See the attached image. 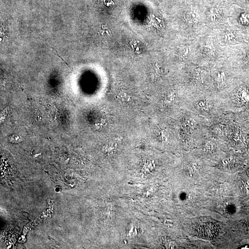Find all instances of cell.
Instances as JSON below:
<instances>
[{
	"label": "cell",
	"mask_w": 249,
	"mask_h": 249,
	"mask_svg": "<svg viewBox=\"0 0 249 249\" xmlns=\"http://www.w3.org/2000/svg\"><path fill=\"white\" fill-rule=\"evenodd\" d=\"M241 20L243 24H246V23H248V22H249V17L248 16V15H245V14L241 16Z\"/></svg>",
	"instance_id": "obj_5"
},
{
	"label": "cell",
	"mask_w": 249,
	"mask_h": 249,
	"mask_svg": "<svg viewBox=\"0 0 249 249\" xmlns=\"http://www.w3.org/2000/svg\"><path fill=\"white\" fill-rule=\"evenodd\" d=\"M198 107L202 108V109H205V110L207 109L208 107H209L208 102L205 101H201L199 102H198Z\"/></svg>",
	"instance_id": "obj_3"
},
{
	"label": "cell",
	"mask_w": 249,
	"mask_h": 249,
	"mask_svg": "<svg viewBox=\"0 0 249 249\" xmlns=\"http://www.w3.org/2000/svg\"><path fill=\"white\" fill-rule=\"evenodd\" d=\"M234 36L233 33L230 32V31H226L225 35V38L227 41L233 40L234 39Z\"/></svg>",
	"instance_id": "obj_4"
},
{
	"label": "cell",
	"mask_w": 249,
	"mask_h": 249,
	"mask_svg": "<svg viewBox=\"0 0 249 249\" xmlns=\"http://www.w3.org/2000/svg\"><path fill=\"white\" fill-rule=\"evenodd\" d=\"M247 57H248V59H249V52L248 53Z\"/></svg>",
	"instance_id": "obj_7"
},
{
	"label": "cell",
	"mask_w": 249,
	"mask_h": 249,
	"mask_svg": "<svg viewBox=\"0 0 249 249\" xmlns=\"http://www.w3.org/2000/svg\"><path fill=\"white\" fill-rule=\"evenodd\" d=\"M245 1H247V2H249V0H245Z\"/></svg>",
	"instance_id": "obj_8"
},
{
	"label": "cell",
	"mask_w": 249,
	"mask_h": 249,
	"mask_svg": "<svg viewBox=\"0 0 249 249\" xmlns=\"http://www.w3.org/2000/svg\"><path fill=\"white\" fill-rule=\"evenodd\" d=\"M187 19L189 23L192 24H195L197 21V16L196 14L193 11L188 12L187 15Z\"/></svg>",
	"instance_id": "obj_2"
},
{
	"label": "cell",
	"mask_w": 249,
	"mask_h": 249,
	"mask_svg": "<svg viewBox=\"0 0 249 249\" xmlns=\"http://www.w3.org/2000/svg\"><path fill=\"white\" fill-rule=\"evenodd\" d=\"M221 12L216 8H212L208 13V19L212 22L219 21L221 19Z\"/></svg>",
	"instance_id": "obj_1"
},
{
	"label": "cell",
	"mask_w": 249,
	"mask_h": 249,
	"mask_svg": "<svg viewBox=\"0 0 249 249\" xmlns=\"http://www.w3.org/2000/svg\"><path fill=\"white\" fill-rule=\"evenodd\" d=\"M240 249H249V245H245L242 246V247H240L239 248Z\"/></svg>",
	"instance_id": "obj_6"
}]
</instances>
